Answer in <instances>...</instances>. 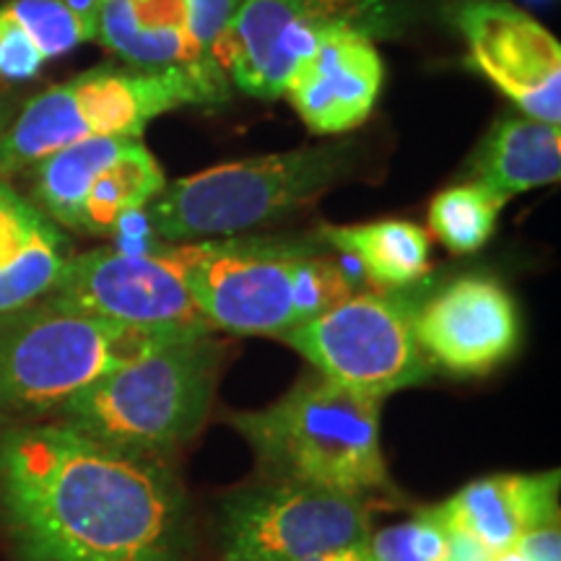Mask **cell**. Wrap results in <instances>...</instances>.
<instances>
[{
    "instance_id": "obj_13",
    "label": "cell",
    "mask_w": 561,
    "mask_h": 561,
    "mask_svg": "<svg viewBox=\"0 0 561 561\" xmlns=\"http://www.w3.org/2000/svg\"><path fill=\"white\" fill-rule=\"evenodd\" d=\"M83 123L96 136L140 138L153 117L191 104H216L229 96V79L206 62L164 68L100 66L68 81Z\"/></svg>"
},
{
    "instance_id": "obj_23",
    "label": "cell",
    "mask_w": 561,
    "mask_h": 561,
    "mask_svg": "<svg viewBox=\"0 0 561 561\" xmlns=\"http://www.w3.org/2000/svg\"><path fill=\"white\" fill-rule=\"evenodd\" d=\"M504 203L479 182L442 191L430 206V229L453 255H473L494 237Z\"/></svg>"
},
{
    "instance_id": "obj_20",
    "label": "cell",
    "mask_w": 561,
    "mask_h": 561,
    "mask_svg": "<svg viewBox=\"0 0 561 561\" xmlns=\"http://www.w3.org/2000/svg\"><path fill=\"white\" fill-rule=\"evenodd\" d=\"M91 138L68 83L32 96L0 138V178L32 170L50 153Z\"/></svg>"
},
{
    "instance_id": "obj_14",
    "label": "cell",
    "mask_w": 561,
    "mask_h": 561,
    "mask_svg": "<svg viewBox=\"0 0 561 561\" xmlns=\"http://www.w3.org/2000/svg\"><path fill=\"white\" fill-rule=\"evenodd\" d=\"M382 87V58L359 32H335L299 62L284 94L307 128L320 136L362 125Z\"/></svg>"
},
{
    "instance_id": "obj_33",
    "label": "cell",
    "mask_w": 561,
    "mask_h": 561,
    "mask_svg": "<svg viewBox=\"0 0 561 561\" xmlns=\"http://www.w3.org/2000/svg\"><path fill=\"white\" fill-rule=\"evenodd\" d=\"M491 561H528L525 553L517 549V546H510V549H500L491 553Z\"/></svg>"
},
{
    "instance_id": "obj_10",
    "label": "cell",
    "mask_w": 561,
    "mask_h": 561,
    "mask_svg": "<svg viewBox=\"0 0 561 561\" xmlns=\"http://www.w3.org/2000/svg\"><path fill=\"white\" fill-rule=\"evenodd\" d=\"M50 299L73 310L151 331H214L185 280L182 248L149 255L91 250L68 257Z\"/></svg>"
},
{
    "instance_id": "obj_7",
    "label": "cell",
    "mask_w": 561,
    "mask_h": 561,
    "mask_svg": "<svg viewBox=\"0 0 561 561\" xmlns=\"http://www.w3.org/2000/svg\"><path fill=\"white\" fill-rule=\"evenodd\" d=\"M390 0H244L210 62L244 94L276 100L299 62L335 32L375 39L396 26Z\"/></svg>"
},
{
    "instance_id": "obj_28",
    "label": "cell",
    "mask_w": 561,
    "mask_h": 561,
    "mask_svg": "<svg viewBox=\"0 0 561 561\" xmlns=\"http://www.w3.org/2000/svg\"><path fill=\"white\" fill-rule=\"evenodd\" d=\"M528 561H561V523L559 515H551L533 525L515 541Z\"/></svg>"
},
{
    "instance_id": "obj_17",
    "label": "cell",
    "mask_w": 561,
    "mask_h": 561,
    "mask_svg": "<svg viewBox=\"0 0 561 561\" xmlns=\"http://www.w3.org/2000/svg\"><path fill=\"white\" fill-rule=\"evenodd\" d=\"M96 42L136 68L198 62L185 0H102Z\"/></svg>"
},
{
    "instance_id": "obj_12",
    "label": "cell",
    "mask_w": 561,
    "mask_h": 561,
    "mask_svg": "<svg viewBox=\"0 0 561 561\" xmlns=\"http://www.w3.org/2000/svg\"><path fill=\"white\" fill-rule=\"evenodd\" d=\"M416 341L426 362L458 377H481L500 367L520 343L515 299L491 276H462L421 301Z\"/></svg>"
},
{
    "instance_id": "obj_2",
    "label": "cell",
    "mask_w": 561,
    "mask_h": 561,
    "mask_svg": "<svg viewBox=\"0 0 561 561\" xmlns=\"http://www.w3.org/2000/svg\"><path fill=\"white\" fill-rule=\"evenodd\" d=\"M224 351L210 333L151 346L68 398L60 405L62 424L115 450L164 458L206 421Z\"/></svg>"
},
{
    "instance_id": "obj_3",
    "label": "cell",
    "mask_w": 561,
    "mask_h": 561,
    "mask_svg": "<svg viewBox=\"0 0 561 561\" xmlns=\"http://www.w3.org/2000/svg\"><path fill=\"white\" fill-rule=\"evenodd\" d=\"M380 409L382 398L343 388L318 371L268 409L234 416V426L276 481L362 496L388 486Z\"/></svg>"
},
{
    "instance_id": "obj_21",
    "label": "cell",
    "mask_w": 561,
    "mask_h": 561,
    "mask_svg": "<svg viewBox=\"0 0 561 561\" xmlns=\"http://www.w3.org/2000/svg\"><path fill=\"white\" fill-rule=\"evenodd\" d=\"M136 138L96 136L66 146L34 164V198L42 214L60 227L79 231V216L91 182L110 167Z\"/></svg>"
},
{
    "instance_id": "obj_26",
    "label": "cell",
    "mask_w": 561,
    "mask_h": 561,
    "mask_svg": "<svg viewBox=\"0 0 561 561\" xmlns=\"http://www.w3.org/2000/svg\"><path fill=\"white\" fill-rule=\"evenodd\" d=\"M244 5V0H185L187 9V34L198 55V62L214 66L210 62V50L219 42L229 21ZM219 68V66H216Z\"/></svg>"
},
{
    "instance_id": "obj_27",
    "label": "cell",
    "mask_w": 561,
    "mask_h": 561,
    "mask_svg": "<svg viewBox=\"0 0 561 561\" xmlns=\"http://www.w3.org/2000/svg\"><path fill=\"white\" fill-rule=\"evenodd\" d=\"M45 66V55L34 45L30 34L0 9V79L30 81Z\"/></svg>"
},
{
    "instance_id": "obj_6",
    "label": "cell",
    "mask_w": 561,
    "mask_h": 561,
    "mask_svg": "<svg viewBox=\"0 0 561 561\" xmlns=\"http://www.w3.org/2000/svg\"><path fill=\"white\" fill-rule=\"evenodd\" d=\"M419 305V294L405 289L351 294L278 339L328 380L385 401L390 392L430 377V362L413 328Z\"/></svg>"
},
{
    "instance_id": "obj_25",
    "label": "cell",
    "mask_w": 561,
    "mask_h": 561,
    "mask_svg": "<svg viewBox=\"0 0 561 561\" xmlns=\"http://www.w3.org/2000/svg\"><path fill=\"white\" fill-rule=\"evenodd\" d=\"M5 13L30 34L45 60L60 58L81 45L83 32L60 0H11L3 5Z\"/></svg>"
},
{
    "instance_id": "obj_19",
    "label": "cell",
    "mask_w": 561,
    "mask_h": 561,
    "mask_svg": "<svg viewBox=\"0 0 561 561\" xmlns=\"http://www.w3.org/2000/svg\"><path fill=\"white\" fill-rule=\"evenodd\" d=\"M320 237L333 250L354 257L380 291L405 289L430 271L432 242L426 231L411 221L385 219L356 227H322Z\"/></svg>"
},
{
    "instance_id": "obj_18",
    "label": "cell",
    "mask_w": 561,
    "mask_h": 561,
    "mask_svg": "<svg viewBox=\"0 0 561 561\" xmlns=\"http://www.w3.org/2000/svg\"><path fill=\"white\" fill-rule=\"evenodd\" d=\"M473 174L481 187L507 203L561 178V133L533 117H504L489 133Z\"/></svg>"
},
{
    "instance_id": "obj_29",
    "label": "cell",
    "mask_w": 561,
    "mask_h": 561,
    "mask_svg": "<svg viewBox=\"0 0 561 561\" xmlns=\"http://www.w3.org/2000/svg\"><path fill=\"white\" fill-rule=\"evenodd\" d=\"M445 523H447V530H450V553H447V561H491V553L494 551H491L489 546H483L479 538L471 536V533H466L462 528H458V525H453L447 517Z\"/></svg>"
},
{
    "instance_id": "obj_31",
    "label": "cell",
    "mask_w": 561,
    "mask_h": 561,
    "mask_svg": "<svg viewBox=\"0 0 561 561\" xmlns=\"http://www.w3.org/2000/svg\"><path fill=\"white\" fill-rule=\"evenodd\" d=\"M301 561H367V543L351 546V549H341L331 553H318V557L301 559Z\"/></svg>"
},
{
    "instance_id": "obj_4",
    "label": "cell",
    "mask_w": 561,
    "mask_h": 561,
    "mask_svg": "<svg viewBox=\"0 0 561 561\" xmlns=\"http://www.w3.org/2000/svg\"><path fill=\"white\" fill-rule=\"evenodd\" d=\"M354 164V144L343 140L210 167L164 185L146 214L164 242L240 234L320 198Z\"/></svg>"
},
{
    "instance_id": "obj_30",
    "label": "cell",
    "mask_w": 561,
    "mask_h": 561,
    "mask_svg": "<svg viewBox=\"0 0 561 561\" xmlns=\"http://www.w3.org/2000/svg\"><path fill=\"white\" fill-rule=\"evenodd\" d=\"M60 3L73 13L76 21H79L83 39L87 42L96 39V24H100L102 0H60Z\"/></svg>"
},
{
    "instance_id": "obj_8",
    "label": "cell",
    "mask_w": 561,
    "mask_h": 561,
    "mask_svg": "<svg viewBox=\"0 0 561 561\" xmlns=\"http://www.w3.org/2000/svg\"><path fill=\"white\" fill-rule=\"evenodd\" d=\"M371 536V512L362 496L310 483L273 481L229 496L219 523L224 561H301Z\"/></svg>"
},
{
    "instance_id": "obj_16",
    "label": "cell",
    "mask_w": 561,
    "mask_h": 561,
    "mask_svg": "<svg viewBox=\"0 0 561 561\" xmlns=\"http://www.w3.org/2000/svg\"><path fill=\"white\" fill-rule=\"evenodd\" d=\"M58 227L0 182V314L21 310L50 294L68 261Z\"/></svg>"
},
{
    "instance_id": "obj_22",
    "label": "cell",
    "mask_w": 561,
    "mask_h": 561,
    "mask_svg": "<svg viewBox=\"0 0 561 561\" xmlns=\"http://www.w3.org/2000/svg\"><path fill=\"white\" fill-rule=\"evenodd\" d=\"M164 172L157 159L140 144V138H136L91 182L81 206L79 231L94 237H112V229L123 214L149 206L164 191Z\"/></svg>"
},
{
    "instance_id": "obj_1",
    "label": "cell",
    "mask_w": 561,
    "mask_h": 561,
    "mask_svg": "<svg viewBox=\"0 0 561 561\" xmlns=\"http://www.w3.org/2000/svg\"><path fill=\"white\" fill-rule=\"evenodd\" d=\"M0 507L26 561H180L185 496L161 458L68 424L0 434Z\"/></svg>"
},
{
    "instance_id": "obj_5",
    "label": "cell",
    "mask_w": 561,
    "mask_h": 561,
    "mask_svg": "<svg viewBox=\"0 0 561 561\" xmlns=\"http://www.w3.org/2000/svg\"><path fill=\"white\" fill-rule=\"evenodd\" d=\"M185 333L151 331L73 310L55 299L0 314V409L47 411L159 343Z\"/></svg>"
},
{
    "instance_id": "obj_24",
    "label": "cell",
    "mask_w": 561,
    "mask_h": 561,
    "mask_svg": "<svg viewBox=\"0 0 561 561\" xmlns=\"http://www.w3.org/2000/svg\"><path fill=\"white\" fill-rule=\"evenodd\" d=\"M450 530L439 507L421 510L411 520L390 525L367 541V561H447Z\"/></svg>"
},
{
    "instance_id": "obj_11",
    "label": "cell",
    "mask_w": 561,
    "mask_h": 561,
    "mask_svg": "<svg viewBox=\"0 0 561 561\" xmlns=\"http://www.w3.org/2000/svg\"><path fill=\"white\" fill-rule=\"evenodd\" d=\"M455 24L471 62L533 121H561V47L507 0H460Z\"/></svg>"
},
{
    "instance_id": "obj_9",
    "label": "cell",
    "mask_w": 561,
    "mask_h": 561,
    "mask_svg": "<svg viewBox=\"0 0 561 561\" xmlns=\"http://www.w3.org/2000/svg\"><path fill=\"white\" fill-rule=\"evenodd\" d=\"M312 250L286 240L185 244L187 289L214 331L280 335L299 325L294 276Z\"/></svg>"
},
{
    "instance_id": "obj_15",
    "label": "cell",
    "mask_w": 561,
    "mask_h": 561,
    "mask_svg": "<svg viewBox=\"0 0 561 561\" xmlns=\"http://www.w3.org/2000/svg\"><path fill=\"white\" fill-rule=\"evenodd\" d=\"M439 510L491 551L510 549L533 525L559 515V471L486 476L462 486Z\"/></svg>"
},
{
    "instance_id": "obj_32",
    "label": "cell",
    "mask_w": 561,
    "mask_h": 561,
    "mask_svg": "<svg viewBox=\"0 0 561 561\" xmlns=\"http://www.w3.org/2000/svg\"><path fill=\"white\" fill-rule=\"evenodd\" d=\"M11 115H13V102L9 96H0V138H3V133L9 130Z\"/></svg>"
}]
</instances>
